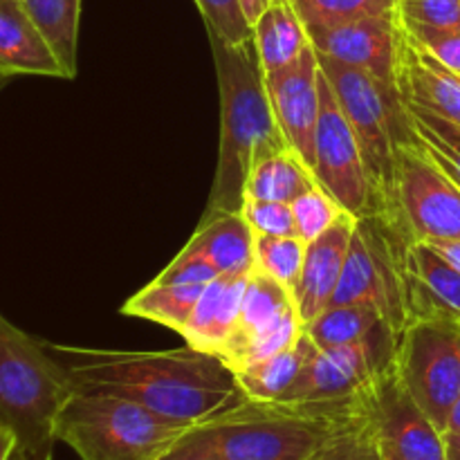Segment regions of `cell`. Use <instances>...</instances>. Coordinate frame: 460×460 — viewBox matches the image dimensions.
<instances>
[{"label":"cell","instance_id":"9c48e42d","mask_svg":"<svg viewBox=\"0 0 460 460\" xmlns=\"http://www.w3.org/2000/svg\"><path fill=\"white\" fill-rule=\"evenodd\" d=\"M395 198L413 243L460 241V184L434 160L425 139L398 148Z\"/></svg>","mask_w":460,"mask_h":460},{"label":"cell","instance_id":"cb8c5ba5","mask_svg":"<svg viewBox=\"0 0 460 460\" xmlns=\"http://www.w3.org/2000/svg\"><path fill=\"white\" fill-rule=\"evenodd\" d=\"M207 283H148L144 290L130 296L124 304L121 313L130 317L148 319V322L162 323L175 332H182L200 299Z\"/></svg>","mask_w":460,"mask_h":460},{"label":"cell","instance_id":"ba28073f","mask_svg":"<svg viewBox=\"0 0 460 460\" xmlns=\"http://www.w3.org/2000/svg\"><path fill=\"white\" fill-rule=\"evenodd\" d=\"M395 368L436 429H447L460 398V319L452 314L413 319L398 340Z\"/></svg>","mask_w":460,"mask_h":460},{"label":"cell","instance_id":"74e56055","mask_svg":"<svg viewBox=\"0 0 460 460\" xmlns=\"http://www.w3.org/2000/svg\"><path fill=\"white\" fill-rule=\"evenodd\" d=\"M436 252L445 256L449 263H454L460 270V241H438V243H429Z\"/></svg>","mask_w":460,"mask_h":460},{"label":"cell","instance_id":"44dd1931","mask_svg":"<svg viewBox=\"0 0 460 460\" xmlns=\"http://www.w3.org/2000/svg\"><path fill=\"white\" fill-rule=\"evenodd\" d=\"M184 250L214 265L218 274L254 270V229L241 211L202 220Z\"/></svg>","mask_w":460,"mask_h":460},{"label":"cell","instance_id":"4316f807","mask_svg":"<svg viewBox=\"0 0 460 460\" xmlns=\"http://www.w3.org/2000/svg\"><path fill=\"white\" fill-rule=\"evenodd\" d=\"M382 322L385 319L373 305H328L317 317L304 323V331L317 344L319 350H326L362 340Z\"/></svg>","mask_w":460,"mask_h":460},{"label":"cell","instance_id":"d6986e66","mask_svg":"<svg viewBox=\"0 0 460 460\" xmlns=\"http://www.w3.org/2000/svg\"><path fill=\"white\" fill-rule=\"evenodd\" d=\"M407 281L411 322L429 314H452L460 319V270L429 243L409 245Z\"/></svg>","mask_w":460,"mask_h":460},{"label":"cell","instance_id":"836d02e7","mask_svg":"<svg viewBox=\"0 0 460 460\" xmlns=\"http://www.w3.org/2000/svg\"><path fill=\"white\" fill-rule=\"evenodd\" d=\"M241 214L259 236H296L295 214L290 202L254 200L245 198Z\"/></svg>","mask_w":460,"mask_h":460},{"label":"cell","instance_id":"e0dca14e","mask_svg":"<svg viewBox=\"0 0 460 460\" xmlns=\"http://www.w3.org/2000/svg\"><path fill=\"white\" fill-rule=\"evenodd\" d=\"M18 75L66 79L61 61L22 0H0V79Z\"/></svg>","mask_w":460,"mask_h":460},{"label":"cell","instance_id":"52a82bcc","mask_svg":"<svg viewBox=\"0 0 460 460\" xmlns=\"http://www.w3.org/2000/svg\"><path fill=\"white\" fill-rule=\"evenodd\" d=\"M411 238L377 214L358 218L344 272L331 305H373L386 323L402 335L409 313L407 250Z\"/></svg>","mask_w":460,"mask_h":460},{"label":"cell","instance_id":"d590c367","mask_svg":"<svg viewBox=\"0 0 460 460\" xmlns=\"http://www.w3.org/2000/svg\"><path fill=\"white\" fill-rule=\"evenodd\" d=\"M216 277H220V274L216 272L214 265H209L205 259L191 254V252L182 250L155 281L178 283V286H182V283H209Z\"/></svg>","mask_w":460,"mask_h":460},{"label":"cell","instance_id":"e575fe53","mask_svg":"<svg viewBox=\"0 0 460 460\" xmlns=\"http://www.w3.org/2000/svg\"><path fill=\"white\" fill-rule=\"evenodd\" d=\"M402 21L460 30V0H398Z\"/></svg>","mask_w":460,"mask_h":460},{"label":"cell","instance_id":"83f0119b","mask_svg":"<svg viewBox=\"0 0 460 460\" xmlns=\"http://www.w3.org/2000/svg\"><path fill=\"white\" fill-rule=\"evenodd\" d=\"M308 243L301 236H259L254 234V268L295 290L305 263Z\"/></svg>","mask_w":460,"mask_h":460},{"label":"cell","instance_id":"4dcf8cb0","mask_svg":"<svg viewBox=\"0 0 460 460\" xmlns=\"http://www.w3.org/2000/svg\"><path fill=\"white\" fill-rule=\"evenodd\" d=\"M292 214H295L296 236L304 238L305 243H313L337 223L344 209L322 187H314L292 202Z\"/></svg>","mask_w":460,"mask_h":460},{"label":"cell","instance_id":"7c38bea8","mask_svg":"<svg viewBox=\"0 0 460 460\" xmlns=\"http://www.w3.org/2000/svg\"><path fill=\"white\" fill-rule=\"evenodd\" d=\"M319 102L322 106L314 135V178L319 187L355 218L373 214L376 205L358 137L323 72L319 76Z\"/></svg>","mask_w":460,"mask_h":460},{"label":"cell","instance_id":"4fadbf2b","mask_svg":"<svg viewBox=\"0 0 460 460\" xmlns=\"http://www.w3.org/2000/svg\"><path fill=\"white\" fill-rule=\"evenodd\" d=\"M362 400L385 460H445L443 431L409 394L395 362L362 391Z\"/></svg>","mask_w":460,"mask_h":460},{"label":"cell","instance_id":"ab89813d","mask_svg":"<svg viewBox=\"0 0 460 460\" xmlns=\"http://www.w3.org/2000/svg\"><path fill=\"white\" fill-rule=\"evenodd\" d=\"M13 449H16V438H13L12 431L0 427V460H9Z\"/></svg>","mask_w":460,"mask_h":460},{"label":"cell","instance_id":"484cf974","mask_svg":"<svg viewBox=\"0 0 460 460\" xmlns=\"http://www.w3.org/2000/svg\"><path fill=\"white\" fill-rule=\"evenodd\" d=\"M61 61L66 79L76 76L81 0H22Z\"/></svg>","mask_w":460,"mask_h":460},{"label":"cell","instance_id":"7bdbcfd3","mask_svg":"<svg viewBox=\"0 0 460 460\" xmlns=\"http://www.w3.org/2000/svg\"><path fill=\"white\" fill-rule=\"evenodd\" d=\"M3 84H4V79H0V88H3Z\"/></svg>","mask_w":460,"mask_h":460},{"label":"cell","instance_id":"7a4b0ae2","mask_svg":"<svg viewBox=\"0 0 460 460\" xmlns=\"http://www.w3.org/2000/svg\"><path fill=\"white\" fill-rule=\"evenodd\" d=\"M362 413V394L331 402L245 400L184 431L164 460H305Z\"/></svg>","mask_w":460,"mask_h":460},{"label":"cell","instance_id":"5b68a950","mask_svg":"<svg viewBox=\"0 0 460 460\" xmlns=\"http://www.w3.org/2000/svg\"><path fill=\"white\" fill-rule=\"evenodd\" d=\"M72 386L45 341H36L0 314V427L16 449L34 460H54L57 418Z\"/></svg>","mask_w":460,"mask_h":460},{"label":"cell","instance_id":"30bf717a","mask_svg":"<svg viewBox=\"0 0 460 460\" xmlns=\"http://www.w3.org/2000/svg\"><path fill=\"white\" fill-rule=\"evenodd\" d=\"M301 332L304 322L292 290L254 268L247 277L238 322L218 358L236 373L288 350L296 344Z\"/></svg>","mask_w":460,"mask_h":460},{"label":"cell","instance_id":"ffe728a7","mask_svg":"<svg viewBox=\"0 0 460 460\" xmlns=\"http://www.w3.org/2000/svg\"><path fill=\"white\" fill-rule=\"evenodd\" d=\"M250 272L220 274L209 281L180 335L200 353L218 355L238 322Z\"/></svg>","mask_w":460,"mask_h":460},{"label":"cell","instance_id":"8d00e7d4","mask_svg":"<svg viewBox=\"0 0 460 460\" xmlns=\"http://www.w3.org/2000/svg\"><path fill=\"white\" fill-rule=\"evenodd\" d=\"M272 3L274 0H241V7H243V12H245V18L250 21L252 27H254V22L263 16V12Z\"/></svg>","mask_w":460,"mask_h":460},{"label":"cell","instance_id":"8fae6325","mask_svg":"<svg viewBox=\"0 0 460 460\" xmlns=\"http://www.w3.org/2000/svg\"><path fill=\"white\" fill-rule=\"evenodd\" d=\"M398 340L386 322L367 337L337 349L319 350L295 385L281 395V402H331L362 394L385 368L395 362Z\"/></svg>","mask_w":460,"mask_h":460},{"label":"cell","instance_id":"9a60e30c","mask_svg":"<svg viewBox=\"0 0 460 460\" xmlns=\"http://www.w3.org/2000/svg\"><path fill=\"white\" fill-rule=\"evenodd\" d=\"M319 76L322 67L313 43L290 66L265 72V88L279 128L290 144L292 153H296L310 171L314 169V135L322 106Z\"/></svg>","mask_w":460,"mask_h":460},{"label":"cell","instance_id":"8992f818","mask_svg":"<svg viewBox=\"0 0 460 460\" xmlns=\"http://www.w3.org/2000/svg\"><path fill=\"white\" fill-rule=\"evenodd\" d=\"M189 427L130 400L72 391L54 434L81 460H164Z\"/></svg>","mask_w":460,"mask_h":460},{"label":"cell","instance_id":"ac0fdd59","mask_svg":"<svg viewBox=\"0 0 460 460\" xmlns=\"http://www.w3.org/2000/svg\"><path fill=\"white\" fill-rule=\"evenodd\" d=\"M398 90L404 103L425 108L460 126V75L436 61L429 52L413 45L409 36L400 58Z\"/></svg>","mask_w":460,"mask_h":460},{"label":"cell","instance_id":"1f68e13d","mask_svg":"<svg viewBox=\"0 0 460 460\" xmlns=\"http://www.w3.org/2000/svg\"><path fill=\"white\" fill-rule=\"evenodd\" d=\"M207 34H214L229 45H241L254 39L250 21L241 7V0H196Z\"/></svg>","mask_w":460,"mask_h":460},{"label":"cell","instance_id":"b9f144b4","mask_svg":"<svg viewBox=\"0 0 460 460\" xmlns=\"http://www.w3.org/2000/svg\"><path fill=\"white\" fill-rule=\"evenodd\" d=\"M274 3H295V0H274Z\"/></svg>","mask_w":460,"mask_h":460},{"label":"cell","instance_id":"f35d334b","mask_svg":"<svg viewBox=\"0 0 460 460\" xmlns=\"http://www.w3.org/2000/svg\"><path fill=\"white\" fill-rule=\"evenodd\" d=\"M445 460H460V431H443Z\"/></svg>","mask_w":460,"mask_h":460},{"label":"cell","instance_id":"2e32d148","mask_svg":"<svg viewBox=\"0 0 460 460\" xmlns=\"http://www.w3.org/2000/svg\"><path fill=\"white\" fill-rule=\"evenodd\" d=\"M355 227H358V218L344 211L331 229L308 243L304 270L292 290L304 323H308L310 319H314L331 305L337 286H340L341 272H344Z\"/></svg>","mask_w":460,"mask_h":460},{"label":"cell","instance_id":"277c9868","mask_svg":"<svg viewBox=\"0 0 460 460\" xmlns=\"http://www.w3.org/2000/svg\"><path fill=\"white\" fill-rule=\"evenodd\" d=\"M317 57L319 67L331 81L337 102L358 137L373 191V205H376L373 214L382 216L391 225L407 232L395 198V157L400 146H413L422 142L409 106L394 85L319 52Z\"/></svg>","mask_w":460,"mask_h":460},{"label":"cell","instance_id":"f546056e","mask_svg":"<svg viewBox=\"0 0 460 460\" xmlns=\"http://www.w3.org/2000/svg\"><path fill=\"white\" fill-rule=\"evenodd\" d=\"M305 460H385L377 445L376 431L368 422L367 411H364L349 425L341 427L335 436L326 440L317 452L310 454Z\"/></svg>","mask_w":460,"mask_h":460},{"label":"cell","instance_id":"d6a6232c","mask_svg":"<svg viewBox=\"0 0 460 460\" xmlns=\"http://www.w3.org/2000/svg\"><path fill=\"white\" fill-rule=\"evenodd\" d=\"M402 27L413 45L429 52L436 61L460 75V30H445V27H431L411 21H402Z\"/></svg>","mask_w":460,"mask_h":460},{"label":"cell","instance_id":"d4e9b609","mask_svg":"<svg viewBox=\"0 0 460 460\" xmlns=\"http://www.w3.org/2000/svg\"><path fill=\"white\" fill-rule=\"evenodd\" d=\"M319 187L317 178L296 153L286 151L268 157L250 173L245 184V198L272 202H295L310 189Z\"/></svg>","mask_w":460,"mask_h":460},{"label":"cell","instance_id":"5bb4252c","mask_svg":"<svg viewBox=\"0 0 460 460\" xmlns=\"http://www.w3.org/2000/svg\"><path fill=\"white\" fill-rule=\"evenodd\" d=\"M310 43L323 57L359 67L398 88L400 58L407 34L400 13L359 18L332 27H305Z\"/></svg>","mask_w":460,"mask_h":460},{"label":"cell","instance_id":"7402d4cb","mask_svg":"<svg viewBox=\"0 0 460 460\" xmlns=\"http://www.w3.org/2000/svg\"><path fill=\"white\" fill-rule=\"evenodd\" d=\"M317 353V344L304 331L295 346H290L283 353L272 355V358L250 364V367L241 368L234 376H236L238 386L247 395V400L272 402V400L281 398L295 385V380L304 371L305 364Z\"/></svg>","mask_w":460,"mask_h":460},{"label":"cell","instance_id":"603a6c76","mask_svg":"<svg viewBox=\"0 0 460 460\" xmlns=\"http://www.w3.org/2000/svg\"><path fill=\"white\" fill-rule=\"evenodd\" d=\"M252 30L265 72L290 66L310 45L308 30L292 3H272Z\"/></svg>","mask_w":460,"mask_h":460},{"label":"cell","instance_id":"6da1fadb","mask_svg":"<svg viewBox=\"0 0 460 460\" xmlns=\"http://www.w3.org/2000/svg\"><path fill=\"white\" fill-rule=\"evenodd\" d=\"M66 371L72 391L106 394L196 425L245 402L232 368L218 355L184 346L162 353L45 344Z\"/></svg>","mask_w":460,"mask_h":460},{"label":"cell","instance_id":"3957f363","mask_svg":"<svg viewBox=\"0 0 460 460\" xmlns=\"http://www.w3.org/2000/svg\"><path fill=\"white\" fill-rule=\"evenodd\" d=\"M209 43L220 90V153L202 220L241 211L252 171L268 157L292 151L274 117L254 39L229 45L209 34Z\"/></svg>","mask_w":460,"mask_h":460},{"label":"cell","instance_id":"f1b7e54d","mask_svg":"<svg viewBox=\"0 0 460 460\" xmlns=\"http://www.w3.org/2000/svg\"><path fill=\"white\" fill-rule=\"evenodd\" d=\"M305 27H332L398 12V0H295Z\"/></svg>","mask_w":460,"mask_h":460},{"label":"cell","instance_id":"60d3db41","mask_svg":"<svg viewBox=\"0 0 460 460\" xmlns=\"http://www.w3.org/2000/svg\"><path fill=\"white\" fill-rule=\"evenodd\" d=\"M9 460H34V458H30V456H27V454H22L21 449H13L12 456H9Z\"/></svg>","mask_w":460,"mask_h":460}]
</instances>
